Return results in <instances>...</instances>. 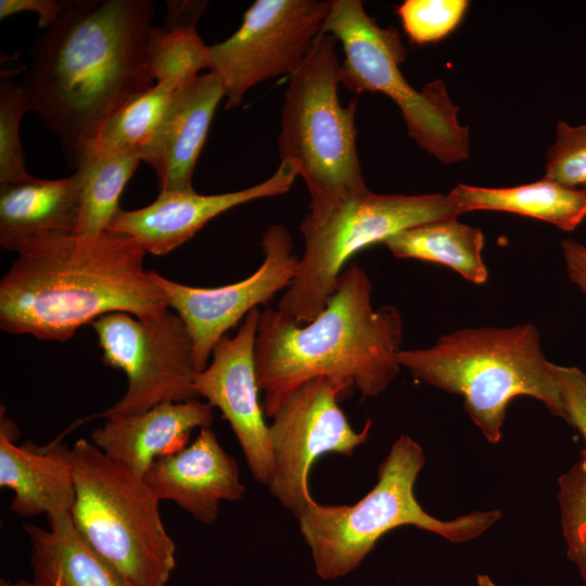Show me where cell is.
Instances as JSON below:
<instances>
[{
    "mask_svg": "<svg viewBox=\"0 0 586 586\" xmlns=\"http://www.w3.org/2000/svg\"><path fill=\"white\" fill-rule=\"evenodd\" d=\"M154 13L151 0L65 1L34 41L23 86L71 167L115 111L155 85Z\"/></svg>",
    "mask_w": 586,
    "mask_h": 586,
    "instance_id": "cell-1",
    "label": "cell"
},
{
    "mask_svg": "<svg viewBox=\"0 0 586 586\" xmlns=\"http://www.w3.org/2000/svg\"><path fill=\"white\" fill-rule=\"evenodd\" d=\"M133 239L103 231L35 240L0 281V327L11 334L66 341L111 313L142 319L169 308Z\"/></svg>",
    "mask_w": 586,
    "mask_h": 586,
    "instance_id": "cell-2",
    "label": "cell"
},
{
    "mask_svg": "<svg viewBox=\"0 0 586 586\" xmlns=\"http://www.w3.org/2000/svg\"><path fill=\"white\" fill-rule=\"evenodd\" d=\"M372 284L358 264L337 279L323 310L300 324L278 308L260 311L255 367L264 413L272 418L304 383L328 378L375 397L400 370L403 320L392 305L374 308Z\"/></svg>",
    "mask_w": 586,
    "mask_h": 586,
    "instance_id": "cell-3",
    "label": "cell"
},
{
    "mask_svg": "<svg viewBox=\"0 0 586 586\" xmlns=\"http://www.w3.org/2000/svg\"><path fill=\"white\" fill-rule=\"evenodd\" d=\"M400 368L429 385L463 398V407L485 438H501L509 403L528 396L565 420L556 365L544 355L533 323L463 328L441 335L426 348L402 349Z\"/></svg>",
    "mask_w": 586,
    "mask_h": 586,
    "instance_id": "cell-4",
    "label": "cell"
},
{
    "mask_svg": "<svg viewBox=\"0 0 586 586\" xmlns=\"http://www.w3.org/2000/svg\"><path fill=\"white\" fill-rule=\"evenodd\" d=\"M424 463L422 447L400 435L379 466L378 482L360 500L353 505L313 500L296 514L321 578L353 572L386 533L399 526L413 525L457 544L479 537L501 519L499 510L472 511L450 521L429 514L413 491Z\"/></svg>",
    "mask_w": 586,
    "mask_h": 586,
    "instance_id": "cell-5",
    "label": "cell"
},
{
    "mask_svg": "<svg viewBox=\"0 0 586 586\" xmlns=\"http://www.w3.org/2000/svg\"><path fill=\"white\" fill-rule=\"evenodd\" d=\"M72 458L71 518L79 535L128 586H165L176 565V545L161 501L143 477L86 438L74 444Z\"/></svg>",
    "mask_w": 586,
    "mask_h": 586,
    "instance_id": "cell-6",
    "label": "cell"
},
{
    "mask_svg": "<svg viewBox=\"0 0 586 586\" xmlns=\"http://www.w3.org/2000/svg\"><path fill=\"white\" fill-rule=\"evenodd\" d=\"M337 40L320 33L289 76L278 137L279 155L309 194V209L327 207L368 190L357 154V100L339 99Z\"/></svg>",
    "mask_w": 586,
    "mask_h": 586,
    "instance_id": "cell-7",
    "label": "cell"
},
{
    "mask_svg": "<svg viewBox=\"0 0 586 586\" xmlns=\"http://www.w3.org/2000/svg\"><path fill=\"white\" fill-rule=\"evenodd\" d=\"M459 215L448 194H379L369 189L309 209L300 222L304 252L298 269L277 308L300 324L314 320L355 254L403 230Z\"/></svg>",
    "mask_w": 586,
    "mask_h": 586,
    "instance_id": "cell-8",
    "label": "cell"
},
{
    "mask_svg": "<svg viewBox=\"0 0 586 586\" xmlns=\"http://www.w3.org/2000/svg\"><path fill=\"white\" fill-rule=\"evenodd\" d=\"M321 33L341 43L340 84L355 93L380 92L400 110L409 137L443 164L469 158V127L459 123L442 80L415 89L404 77L400 64L407 50L394 27H381L359 0H334Z\"/></svg>",
    "mask_w": 586,
    "mask_h": 586,
    "instance_id": "cell-9",
    "label": "cell"
},
{
    "mask_svg": "<svg viewBox=\"0 0 586 586\" xmlns=\"http://www.w3.org/2000/svg\"><path fill=\"white\" fill-rule=\"evenodd\" d=\"M93 327L102 360L124 371V396L101 417L105 419L143 412L164 403L199 398L194 390L198 373L190 334L181 318L169 310L142 319L128 313H111Z\"/></svg>",
    "mask_w": 586,
    "mask_h": 586,
    "instance_id": "cell-10",
    "label": "cell"
},
{
    "mask_svg": "<svg viewBox=\"0 0 586 586\" xmlns=\"http://www.w3.org/2000/svg\"><path fill=\"white\" fill-rule=\"evenodd\" d=\"M329 0H256L240 27L209 46V72L221 80L226 110L255 85L294 73L306 59L330 11Z\"/></svg>",
    "mask_w": 586,
    "mask_h": 586,
    "instance_id": "cell-11",
    "label": "cell"
},
{
    "mask_svg": "<svg viewBox=\"0 0 586 586\" xmlns=\"http://www.w3.org/2000/svg\"><path fill=\"white\" fill-rule=\"evenodd\" d=\"M352 391L342 382L317 378L295 390L272 417L269 489L295 514L314 500L308 486L314 462L329 453L351 455L369 437L372 421L355 431L339 406Z\"/></svg>",
    "mask_w": 586,
    "mask_h": 586,
    "instance_id": "cell-12",
    "label": "cell"
},
{
    "mask_svg": "<svg viewBox=\"0 0 586 586\" xmlns=\"http://www.w3.org/2000/svg\"><path fill=\"white\" fill-rule=\"evenodd\" d=\"M260 246L264 254L260 266L245 279L227 285L190 286L152 270L168 307L181 318L190 334L198 372L207 367L213 348L228 330L276 293L286 290L296 276L300 257L284 226H268Z\"/></svg>",
    "mask_w": 586,
    "mask_h": 586,
    "instance_id": "cell-13",
    "label": "cell"
},
{
    "mask_svg": "<svg viewBox=\"0 0 586 586\" xmlns=\"http://www.w3.org/2000/svg\"><path fill=\"white\" fill-rule=\"evenodd\" d=\"M260 310H251L235 335L221 337L212 352V361L198 372L194 390L229 422L246 463L256 481L269 486L272 456L269 426L259 403L255 341Z\"/></svg>",
    "mask_w": 586,
    "mask_h": 586,
    "instance_id": "cell-14",
    "label": "cell"
},
{
    "mask_svg": "<svg viewBox=\"0 0 586 586\" xmlns=\"http://www.w3.org/2000/svg\"><path fill=\"white\" fill-rule=\"evenodd\" d=\"M296 177L280 162L269 178L242 190L220 194H200L194 190L160 192L155 201L142 208H120L107 230L133 239L146 253L165 255L228 209L289 192Z\"/></svg>",
    "mask_w": 586,
    "mask_h": 586,
    "instance_id": "cell-15",
    "label": "cell"
},
{
    "mask_svg": "<svg viewBox=\"0 0 586 586\" xmlns=\"http://www.w3.org/2000/svg\"><path fill=\"white\" fill-rule=\"evenodd\" d=\"M143 480L160 501L175 502L203 524L216 521L220 501L245 493L237 461L209 428L181 450L157 458Z\"/></svg>",
    "mask_w": 586,
    "mask_h": 586,
    "instance_id": "cell-16",
    "label": "cell"
},
{
    "mask_svg": "<svg viewBox=\"0 0 586 586\" xmlns=\"http://www.w3.org/2000/svg\"><path fill=\"white\" fill-rule=\"evenodd\" d=\"M225 88L213 72L178 88L140 160L157 176L160 192L193 190L192 176Z\"/></svg>",
    "mask_w": 586,
    "mask_h": 586,
    "instance_id": "cell-17",
    "label": "cell"
},
{
    "mask_svg": "<svg viewBox=\"0 0 586 586\" xmlns=\"http://www.w3.org/2000/svg\"><path fill=\"white\" fill-rule=\"evenodd\" d=\"M18 431L1 416L0 487L13 492L10 511L20 518L69 512L75 500L72 448L54 442L17 445Z\"/></svg>",
    "mask_w": 586,
    "mask_h": 586,
    "instance_id": "cell-18",
    "label": "cell"
},
{
    "mask_svg": "<svg viewBox=\"0 0 586 586\" xmlns=\"http://www.w3.org/2000/svg\"><path fill=\"white\" fill-rule=\"evenodd\" d=\"M212 408L198 398L160 404L140 413L106 419L91 433L90 442L143 477L157 458L184 448L193 429L209 428Z\"/></svg>",
    "mask_w": 586,
    "mask_h": 586,
    "instance_id": "cell-19",
    "label": "cell"
},
{
    "mask_svg": "<svg viewBox=\"0 0 586 586\" xmlns=\"http://www.w3.org/2000/svg\"><path fill=\"white\" fill-rule=\"evenodd\" d=\"M80 207L76 173L53 180L28 175L0 183V245L17 253L35 240L76 234Z\"/></svg>",
    "mask_w": 586,
    "mask_h": 586,
    "instance_id": "cell-20",
    "label": "cell"
},
{
    "mask_svg": "<svg viewBox=\"0 0 586 586\" xmlns=\"http://www.w3.org/2000/svg\"><path fill=\"white\" fill-rule=\"evenodd\" d=\"M47 525L23 526L36 586H128L79 535L69 512L47 517Z\"/></svg>",
    "mask_w": 586,
    "mask_h": 586,
    "instance_id": "cell-21",
    "label": "cell"
},
{
    "mask_svg": "<svg viewBox=\"0 0 586 586\" xmlns=\"http://www.w3.org/2000/svg\"><path fill=\"white\" fill-rule=\"evenodd\" d=\"M461 214L497 211L536 218L572 231L586 218V189L570 188L548 178L508 188L457 184L448 194Z\"/></svg>",
    "mask_w": 586,
    "mask_h": 586,
    "instance_id": "cell-22",
    "label": "cell"
},
{
    "mask_svg": "<svg viewBox=\"0 0 586 586\" xmlns=\"http://www.w3.org/2000/svg\"><path fill=\"white\" fill-rule=\"evenodd\" d=\"M397 258L436 263L466 280L483 284L488 271L482 258L484 234L457 218L433 221L403 230L384 242Z\"/></svg>",
    "mask_w": 586,
    "mask_h": 586,
    "instance_id": "cell-23",
    "label": "cell"
},
{
    "mask_svg": "<svg viewBox=\"0 0 586 586\" xmlns=\"http://www.w3.org/2000/svg\"><path fill=\"white\" fill-rule=\"evenodd\" d=\"M140 161L139 154L131 151L85 150L75 168L81 192L76 234H97L109 229L120 209V194Z\"/></svg>",
    "mask_w": 586,
    "mask_h": 586,
    "instance_id": "cell-24",
    "label": "cell"
},
{
    "mask_svg": "<svg viewBox=\"0 0 586 586\" xmlns=\"http://www.w3.org/2000/svg\"><path fill=\"white\" fill-rule=\"evenodd\" d=\"M176 90L155 82L149 90L130 98L104 122L87 148L139 154L160 125Z\"/></svg>",
    "mask_w": 586,
    "mask_h": 586,
    "instance_id": "cell-25",
    "label": "cell"
},
{
    "mask_svg": "<svg viewBox=\"0 0 586 586\" xmlns=\"http://www.w3.org/2000/svg\"><path fill=\"white\" fill-rule=\"evenodd\" d=\"M150 69L155 82L178 89L209 69V46L194 25L153 26L149 46Z\"/></svg>",
    "mask_w": 586,
    "mask_h": 586,
    "instance_id": "cell-26",
    "label": "cell"
},
{
    "mask_svg": "<svg viewBox=\"0 0 586 586\" xmlns=\"http://www.w3.org/2000/svg\"><path fill=\"white\" fill-rule=\"evenodd\" d=\"M561 526L566 542V557L586 583V448L558 479Z\"/></svg>",
    "mask_w": 586,
    "mask_h": 586,
    "instance_id": "cell-27",
    "label": "cell"
},
{
    "mask_svg": "<svg viewBox=\"0 0 586 586\" xmlns=\"http://www.w3.org/2000/svg\"><path fill=\"white\" fill-rule=\"evenodd\" d=\"M14 71H1L0 79V183L20 180L29 174L20 140V124L30 111L23 85L13 81Z\"/></svg>",
    "mask_w": 586,
    "mask_h": 586,
    "instance_id": "cell-28",
    "label": "cell"
},
{
    "mask_svg": "<svg viewBox=\"0 0 586 586\" xmlns=\"http://www.w3.org/2000/svg\"><path fill=\"white\" fill-rule=\"evenodd\" d=\"M467 0H405L396 13L409 40L417 44L447 37L461 22Z\"/></svg>",
    "mask_w": 586,
    "mask_h": 586,
    "instance_id": "cell-29",
    "label": "cell"
},
{
    "mask_svg": "<svg viewBox=\"0 0 586 586\" xmlns=\"http://www.w3.org/2000/svg\"><path fill=\"white\" fill-rule=\"evenodd\" d=\"M544 177L570 188H586V125L558 122Z\"/></svg>",
    "mask_w": 586,
    "mask_h": 586,
    "instance_id": "cell-30",
    "label": "cell"
},
{
    "mask_svg": "<svg viewBox=\"0 0 586 586\" xmlns=\"http://www.w3.org/2000/svg\"><path fill=\"white\" fill-rule=\"evenodd\" d=\"M565 422L582 436L586 448V373L576 368L556 365Z\"/></svg>",
    "mask_w": 586,
    "mask_h": 586,
    "instance_id": "cell-31",
    "label": "cell"
},
{
    "mask_svg": "<svg viewBox=\"0 0 586 586\" xmlns=\"http://www.w3.org/2000/svg\"><path fill=\"white\" fill-rule=\"evenodd\" d=\"M64 2L55 0H0V18L30 11L39 16L38 27L44 29L59 18Z\"/></svg>",
    "mask_w": 586,
    "mask_h": 586,
    "instance_id": "cell-32",
    "label": "cell"
},
{
    "mask_svg": "<svg viewBox=\"0 0 586 586\" xmlns=\"http://www.w3.org/2000/svg\"><path fill=\"white\" fill-rule=\"evenodd\" d=\"M563 259L570 279L586 297V246L573 239L561 242Z\"/></svg>",
    "mask_w": 586,
    "mask_h": 586,
    "instance_id": "cell-33",
    "label": "cell"
},
{
    "mask_svg": "<svg viewBox=\"0 0 586 586\" xmlns=\"http://www.w3.org/2000/svg\"><path fill=\"white\" fill-rule=\"evenodd\" d=\"M204 2L167 1L168 14L166 27L176 25H194L204 9Z\"/></svg>",
    "mask_w": 586,
    "mask_h": 586,
    "instance_id": "cell-34",
    "label": "cell"
},
{
    "mask_svg": "<svg viewBox=\"0 0 586 586\" xmlns=\"http://www.w3.org/2000/svg\"><path fill=\"white\" fill-rule=\"evenodd\" d=\"M0 586H36L33 581L27 579H17V581H9L7 578L0 579Z\"/></svg>",
    "mask_w": 586,
    "mask_h": 586,
    "instance_id": "cell-35",
    "label": "cell"
},
{
    "mask_svg": "<svg viewBox=\"0 0 586 586\" xmlns=\"http://www.w3.org/2000/svg\"><path fill=\"white\" fill-rule=\"evenodd\" d=\"M477 586H497L486 574H479L476 577Z\"/></svg>",
    "mask_w": 586,
    "mask_h": 586,
    "instance_id": "cell-36",
    "label": "cell"
},
{
    "mask_svg": "<svg viewBox=\"0 0 586 586\" xmlns=\"http://www.w3.org/2000/svg\"><path fill=\"white\" fill-rule=\"evenodd\" d=\"M586 189V188H585Z\"/></svg>",
    "mask_w": 586,
    "mask_h": 586,
    "instance_id": "cell-37",
    "label": "cell"
}]
</instances>
